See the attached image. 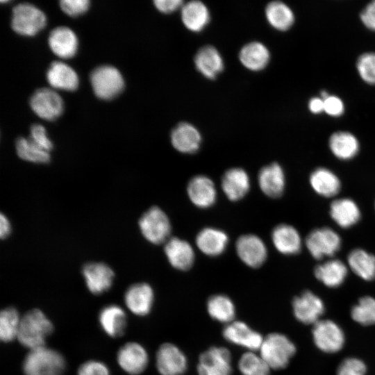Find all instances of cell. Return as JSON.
Masks as SVG:
<instances>
[{
	"label": "cell",
	"mask_w": 375,
	"mask_h": 375,
	"mask_svg": "<svg viewBox=\"0 0 375 375\" xmlns=\"http://www.w3.org/2000/svg\"><path fill=\"white\" fill-rule=\"evenodd\" d=\"M329 214L332 219L343 228L354 226L361 217L359 207L349 198H340L333 201L330 205Z\"/></svg>",
	"instance_id": "obj_26"
},
{
	"label": "cell",
	"mask_w": 375,
	"mask_h": 375,
	"mask_svg": "<svg viewBox=\"0 0 375 375\" xmlns=\"http://www.w3.org/2000/svg\"><path fill=\"white\" fill-rule=\"evenodd\" d=\"M239 59L242 65L249 70L259 72L267 66L270 60V53L264 44L253 41L241 48Z\"/></svg>",
	"instance_id": "obj_29"
},
{
	"label": "cell",
	"mask_w": 375,
	"mask_h": 375,
	"mask_svg": "<svg viewBox=\"0 0 375 375\" xmlns=\"http://www.w3.org/2000/svg\"><path fill=\"white\" fill-rule=\"evenodd\" d=\"M29 139L39 147L48 152L53 148V144L47 136L45 128L40 124H33L31 126Z\"/></svg>",
	"instance_id": "obj_44"
},
{
	"label": "cell",
	"mask_w": 375,
	"mask_h": 375,
	"mask_svg": "<svg viewBox=\"0 0 375 375\" xmlns=\"http://www.w3.org/2000/svg\"><path fill=\"white\" fill-rule=\"evenodd\" d=\"M222 188L229 200L238 201L249 190V177L244 169L238 167L231 168L224 174Z\"/></svg>",
	"instance_id": "obj_27"
},
{
	"label": "cell",
	"mask_w": 375,
	"mask_h": 375,
	"mask_svg": "<svg viewBox=\"0 0 375 375\" xmlns=\"http://www.w3.org/2000/svg\"><path fill=\"white\" fill-rule=\"evenodd\" d=\"M170 140L172 146L179 152L193 153L200 147L201 135L194 126L184 122L174 127Z\"/></svg>",
	"instance_id": "obj_18"
},
{
	"label": "cell",
	"mask_w": 375,
	"mask_h": 375,
	"mask_svg": "<svg viewBox=\"0 0 375 375\" xmlns=\"http://www.w3.org/2000/svg\"><path fill=\"white\" fill-rule=\"evenodd\" d=\"M165 255L172 267L180 270H187L194 260L192 246L185 240L172 238L165 245Z\"/></svg>",
	"instance_id": "obj_22"
},
{
	"label": "cell",
	"mask_w": 375,
	"mask_h": 375,
	"mask_svg": "<svg viewBox=\"0 0 375 375\" xmlns=\"http://www.w3.org/2000/svg\"><path fill=\"white\" fill-rule=\"evenodd\" d=\"M88 289L94 294H101L111 288L115 274L113 270L103 262H90L83 267Z\"/></svg>",
	"instance_id": "obj_16"
},
{
	"label": "cell",
	"mask_w": 375,
	"mask_h": 375,
	"mask_svg": "<svg viewBox=\"0 0 375 375\" xmlns=\"http://www.w3.org/2000/svg\"><path fill=\"white\" fill-rule=\"evenodd\" d=\"M95 95L101 99H112L123 90L124 81L119 71L110 65L95 68L90 76Z\"/></svg>",
	"instance_id": "obj_4"
},
{
	"label": "cell",
	"mask_w": 375,
	"mask_h": 375,
	"mask_svg": "<svg viewBox=\"0 0 375 375\" xmlns=\"http://www.w3.org/2000/svg\"><path fill=\"white\" fill-rule=\"evenodd\" d=\"M309 181L315 192L324 197H334L341 189L340 178L325 167H318L312 171Z\"/></svg>",
	"instance_id": "obj_33"
},
{
	"label": "cell",
	"mask_w": 375,
	"mask_h": 375,
	"mask_svg": "<svg viewBox=\"0 0 375 375\" xmlns=\"http://www.w3.org/2000/svg\"><path fill=\"white\" fill-rule=\"evenodd\" d=\"M181 18L185 27L192 32L203 30L210 20L207 6L201 1L193 0L184 3L181 8Z\"/></svg>",
	"instance_id": "obj_25"
},
{
	"label": "cell",
	"mask_w": 375,
	"mask_h": 375,
	"mask_svg": "<svg viewBox=\"0 0 375 375\" xmlns=\"http://www.w3.org/2000/svg\"><path fill=\"white\" fill-rule=\"evenodd\" d=\"M48 43L51 50L58 57H73L78 47V40L75 33L68 27L59 26L49 33Z\"/></svg>",
	"instance_id": "obj_23"
},
{
	"label": "cell",
	"mask_w": 375,
	"mask_h": 375,
	"mask_svg": "<svg viewBox=\"0 0 375 375\" xmlns=\"http://www.w3.org/2000/svg\"><path fill=\"white\" fill-rule=\"evenodd\" d=\"M11 231V224L8 217L3 214L0 215V235L2 239L7 238Z\"/></svg>",
	"instance_id": "obj_51"
},
{
	"label": "cell",
	"mask_w": 375,
	"mask_h": 375,
	"mask_svg": "<svg viewBox=\"0 0 375 375\" xmlns=\"http://www.w3.org/2000/svg\"><path fill=\"white\" fill-rule=\"evenodd\" d=\"M154 292L146 283L130 286L124 294V302L128 310L138 316L148 315L153 307Z\"/></svg>",
	"instance_id": "obj_17"
},
{
	"label": "cell",
	"mask_w": 375,
	"mask_h": 375,
	"mask_svg": "<svg viewBox=\"0 0 375 375\" xmlns=\"http://www.w3.org/2000/svg\"><path fill=\"white\" fill-rule=\"evenodd\" d=\"M156 364L160 375H183L188 368V359L180 348L167 342L158 348Z\"/></svg>",
	"instance_id": "obj_10"
},
{
	"label": "cell",
	"mask_w": 375,
	"mask_h": 375,
	"mask_svg": "<svg viewBox=\"0 0 375 375\" xmlns=\"http://www.w3.org/2000/svg\"><path fill=\"white\" fill-rule=\"evenodd\" d=\"M222 335L227 342L244 347L249 351L259 350L264 340L260 333L241 321L234 320L227 324Z\"/></svg>",
	"instance_id": "obj_11"
},
{
	"label": "cell",
	"mask_w": 375,
	"mask_h": 375,
	"mask_svg": "<svg viewBox=\"0 0 375 375\" xmlns=\"http://www.w3.org/2000/svg\"><path fill=\"white\" fill-rule=\"evenodd\" d=\"M347 262L358 276L365 281L375 279V256L365 249L356 248L347 256Z\"/></svg>",
	"instance_id": "obj_35"
},
{
	"label": "cell",
	"mask_w": 375,
	"mask_h": 375,
	"mask_svg": "<svg viewBox=\"0 0 375 375\" xmlns=\"http://www.w3.org/2000/svg\"><path fill=\"white\" fill-rule=\"evenodd\" d=\"M235 246L239 258L247 266L256 268L265 262L267 250L259 237L253 234L242 235L238 239Z\"/></svg>",
	"instance_id": "obj_15"
},
{
	"label": "cell",
	"mask_w": 375,
	"mask_h": 375,
	"mask_svg": "<svg viewBox=\"0 0 375 375\" xmlns=\"http://www.w3.org/2000/svg\"><path fill=\"white\" fill-rule=\"evenodd\" d=\"M18 156L35 163H47L51 159L49 152L41 149L29 138H19L15 142Z\"/></svg>",
	"instance_id": "obj_38"
},
{
	"label": "cell",
	"mask_w": 375,
	"mask_h": 375,
	"mask_svg": "<svg viewBox=\"0 0 375 375\" xmlns=\"http://www.w3.org/2000/svg\"><path fill=\"white\" fill-rule=\"evenodd\" d=\"M348 274L346 265L340 260L331 259L317 265L314 274L317 280L328 288H338L345 281Z\"/></svg>",
	"instance_id": "obj_31"
},
{
	"label": "cell",
	"mask_w": 375,
	"mask_h": 375,
	"mask_svg": "<svg viewBox=\"0 0 375 375\" xmlns=\"http://www.w3.org/2000/svg\"><path fill=\"white\" fill-rule=\"evenodd\" d=\"M308 108L313 114L324 112V100L321 97H313L308 102Z\"/></svg>",
	"instance_id": "obj_50"
},
{
	"label": "cell",
	"mask_w": 375,
	"mask_h": 375,
	"mask_svg": "<svg viewBox=\"0 0 375 375\" xmlns=\"http://www.w3.org/2000/svg\"><path fill=\"white\" fill-rule=\"evenodd\" d=\"M53 331V326L45 314L33 309L21 318L17 338L22 345L31 350L44 347Z\"/></svg>",
	"instance_id": "obj_1"
},
{
	"label": "cell",
	"mask_w": 375,
	"mask_h": 375,
	"mask_svg": "<svg viewBox=\"0 0 375 375\" xmlns=\"http://www.w3.org/2000/svg\"><path fill=\"white\" fill-rule=\"evenodd\" d=\"M199 375H231L232 358L229 350L223 347H212L203 351L197 364Z\"/></svg>",
	"instance_id": "obj_9"
},
{
	"label": "cell",
	"mask_w": 375,
	"mask_h": 375,
	"mask_svg": "<svg viewBox=\"0 0 375 375\" xmlns=\"http://www.w3.org/2000/svg\"><path fill=\"white\" fill-rule=\"evenodd\" d=\"M155 7L161 12L168 14L181 8L184 4L181 0H155Z\"/></svg>",
	"instance_id": "obj_49"
},
{
	"label": "cell",
	"mask_w": 375,
	"mask_h": 375,
	"mask_svg": "<svg viewBox=\"0 0 375 375\" xmlns=\"http://www.w3.org/2000/svg\"><path fill=\"white\" fill-rule=\"evenodd\" d=\"M344 106L343 101L334 95H329L324 100V112L331 117H339L343 114Z\"/></svg>",
	"instance_id": "obj_47"
},
{
	"label": "cell",
	"mask_w": 375,
	"mask_h": 375,
	"mask_svg": "<svg viewBox=\"0 0 375 375\" xmlns=\"http://www.w3.org/2000/svg\"><path fill=\"white\" fill-rule=\"evenodd\" d=\"M366 372L367 367L362 360L347 358L338 366L337 375H365Z\"/></svg>",
	"instance_id": "obj_43"
},
{
	"label": "cell",
	"mask_w": 375,
	"mask_h": 375,
	"mask_svg": "<svg viewBox=\"0 0 375 375\" xmlns=\"http://www.w3.org/2000/svg\"><path fill=\"white\" fill-rule=\"evenodd\" d=\"M139 226L145 239L156 244L165 242L171 232L168 217L157 206L150 208L141 216Z\"/></svg>",
	"instance_id": "obj_7"
},
{
	"label": "cell",
	"mask_w": 375,
	"mask_h": 375,
	"mask_svg": "<svg viewBox=\"0 0 375 375\" xmlns=\"http://www.w3.org/2000/svg\"><path fill=\"white\" fill-rule=\"evenodd\" d=\"M312 333L315 346L323 352L328 353L338 352L344 344V333L333 321L319 320L313 324Z\"/></svg>",
	"instance_id": "obj_8"
},
{
	"label": "cell",
	"mask_w": 375,
	"mask_h": 375,
	"mask_svg": "<svg viewBox=\"0 0 375 375\" xmlns=\"http://www.w3.org/2000/svg\"><path fill=\"white\" fill-rule=\"evenodd\" d=\"M306 247L316 260L334 256L341 248L342 240L337 232L330 227L312 230L306 238Z\"/></svg>",
	"instance_id": "obj_6"
},
{
	"label": "cell",
	"mask_w": 375,
	"mask_h": 375,
	"mask_svg": "<svg viewBox=\"0 0 375 375\" xmlns=\"http://www.w3.org/2000/svg\"><path fill=\"white\" fill-rule=\"evenodd\" d=\"M228 238L224 231L214 228H205L197 235L196 244L206 255L217 256L226 249Z\"/></svg>",
	"instance_id": "obj_32"
},
{
	"label": "cell",
	"mask_w": 375,
	"mask_h": 375,
	"mask_svg": "<svg viewBox=\"0 0 375 375\" xmlns=\"http://www.w3.org/2000/svg\"><path fill=\"white\" fill-rule=\"evenodd\" d=\"M238 369L242 375H269L271 368L255 351L244 353L238 360Z\"/></svg>",
	"instance_id": "obj_40"
},
{
	"label": "cell",
	"mask_w": 375,
	"mask_h": 375,
	"mask_svg": "<svg viewBox=\"0 0 375 375\" xmlns=\"http://www.w3.org/2000/svg\"><path fill=\"white\" fill-rule=\"evenodd\" d=\"M117 360L124 372L131 375H138L147 368L149 355L140 344L128 342L119 349Z\"/></svg>",
	"instance_id": "obj_14"
},
{
	"label": "cell",
	"mask_w": 375,
	"mask_h": 375,
	"mask_svg": "<svg viewBox=\"0 0 375 375\" xmlns=\"http://www.w3.org/2000/svg\"><path fill=\"white\" fill-rule=\"evenodd\" d=\"M265 13L270 26L280 31L288 30L294 22L292 9L280 1L269 2L265 7Z\"/></svg>",
	"instance_id": "obj_36"
},
{
	"label": "cell",
	"mask_w": 375,
	"mask_h": 375,
	"mask_svg": "<svg viewBox=\"0 0 375 375\" xmlns=\"http://www.w3.org/2000/svg\"><path fill=\"white\" fill-rule=\"evenodd\" d=\"M99 322L103 331L111 338L124 335L127 326L124 310L118 305L110 304L103 307L99 315Z\"/></svg>",
	"instance_id": "obj_24"
},
{
	"label": "cell",
	"mask_w": 375,
	"mask_h": 375,
	"mask_svg": "<svg viewBox=\"0 0 375 375\" xmlns=\"http://www.w3.org/2000/svg\"><path fill=\"white\" fill-rule=\"evenodd\" d=\"M30 106L40 118L53 120L61 115L63 102L54 90L43 88L37 90L33 94L30 99Z\"/></svg>",
	"instance_id": "obj_12"
},
{
	"label": "cell",
	"mask_w": 375,
	"mask_h": 375,
	"mask_svg": "<svg viewBox=\"0 0 375 375\" xmlns=\"http://www.w3.org/2000/svg\"><path fill=\"white\" fill-rule=\"evenodd\" d=\"M90 6L88 0H62L60 6L64 12L72 17L82 15L87 11Z\"/></svg>",
	"instance_id": "obj_45"
},
{
	"label": "cell",
	"mask_w": 375,
	"mask_h": 375,
	"mask_svg": "<svg viewBox=\"0 0 375 375\" xmlns=\"http://www.w3.org/2000/svg\"><path fill=\"white\" fill-rule=\"evenodd\" d=\"M292 306L295 318L304 324H315L325 310L322 300L309 290L296 297Z\"/></svg>",
	"instance_id": "obj_13"
},
{
	"label": "cell",
	"mask_w": 375,
	"mask_h": 375,
	"mask_svg": "<svg viewBox=\"0 0 375 375\" xmlns=\"http://www.w3.org/2000/svg\"><path fill=\"white\" fill-rule=\"evenodd\" d=\"M258 184L267 196L271 198L281 197L285 185V174L281 166L274 162L263 167L258 174Z\"/></svg>",
	"instance_id": "obj_21"
},
{
	"label": "cell",
	"mask_w": 375,
	"mask_h": 375,
	"mask_svg": "<svg viewBox=\"0 0 375 375\" xmlns=\"http://www.w3.org/2000/svg\"><path fill=\"white\" fill-rule=\"evenodd\" d=\"M206 308L210 317L219 322L227 324L234 321L236 312L235 306L233 301L226 295L211 296L207 301Z\"/></svg>",
	"instance_id": "obj_37"
},
{
	"label": "cell",
	"mask_w": 375,
	"mask_h": 375,
	"mask_svg": "<svg viewBox=\"0 0 375 375\" xmlns=\"http://www.w3.org/2000/svg\"><path fill=\"white\" fill-rule=\"evenodd\" d=\"M356 69L360 78L367 84L375 85V53L366 52L357 60Z\"/></svg>",
	"instance_id": "obj_42"
},
{
	"label": "cell",
	"mask_w": 375,
	"mask_h": 375,
	"mask_svg": "<svg viewBox=\"0 0 375 375\" xmlns=\"http://www.w3.org/2000/svg\"><path fill=\"white\" fill-rule=\"evenodd\" d=\"M21 318L18 311L12 307L2 310L0 314V338L10 342L17 338Z\"/></svg>",
	"instance_id": "obj_39"
},
{
	"label": "cell",
	"mask_w": 375,
	"mask_h": 375,
	"mask_svg": "<svg viewBox=\"0 0 375 375\" xmlns=\"http://www.w3.org/2000/svg\"><path fill=\"white\" fill-rule=\"evenodd\" d=\"M274 247L282 254L294 255L301 249V238L297 230L286 224L276 226L272 231Z\"/></svg>",
	"instance_id": "obj_28"
},
{
	"label": "cell",
	"mask_w": 375,
	"mask_h": 375,
	"mask_svg": "<svg viewBox=\"0 0 375 375\" xmlns=\"http://www.w3.org/2000/svg\"><path fill=\"white\" fill-rule=\"evenodd\" d=\"M361 22L369 29L375 31V0L368 3L360 15Z\"/></svg>",
	"instance_id": "obj_48"
},
{
	"label": "cell",
	"mask_w": 375,
	"mask_h": 375,
	"mask_svg": "<svg viewBox=\"0 0 375 375\" xmlns=\"http://www.w3.org/2000/svg\"><path fill=\"white\" fill-rule=\"evenodd\" d=\"M46 16L42 10L29 3H21L12 9L11 25L18 34L33 36L46 24Z\"/></svg>",
	"instance_id": "obj_5"
},
{
	"label": "cell",
	"mask_w": 375,
	"mask_h": 375,
	"mask_svg": "<svg viewBox=\"0 0 375 375\" xmlns=\"http://www.w3.org/2000/svg\"><path fill=\"white\" fill-rule=\"evenodd\" d=\"M65 367L63 356L45 346L30 350L22 364L24 375H62Z\"/></svg>",
	"instance_id": "obj_2"
},
{
	"label": "cell",
	"mask_w": 375,
	"mask_h": 375,
	"mask_svg": "<svg viewBox=\"0 0 375 375\" xmlns=\"http://www.w3.org/2000/svg\"><path fill=\"white\" fill-rule=\"evenodd\" d=\"M77 375H110L107 365L101 361L88 360L78 368Z\"/></svg>",
	"instance_id": "obj_46"
},
{
	"label": "cell",
	"mask_w": 375,
	"mask_h": 375,
	"mask_svg": "<svg viewBox=\"0 0 375 375\" xmlns=\"http://www.w3.org/2000/svg\"><path fill=\"white\" fill-rule=\"evenodd\" d=\"M194 63L198 72L209 79L215 78L224 67L222 55L212 45L201 47L194 55Z\"/></svg>",
	"instance_id": "obj_20"
},
{
	"label": "cell",
	"mask_w": 375,
	"mask_h": 375,
	"mask_svg": "<svg viewBox=\"0 0 375 375\" xmlns=\"http://www.w3.org/2000/svg\"><path fill=\"white\" fill-rule=\"evenodd\" d=\"M260 356L271 369L285 368L296 352L294 344L285 335L272 333L264 338Z\"/></svg>",
	"instance_id": "obj_3"
},
{
	"label": "cell",
	"mask_w": 375,
	"mask_h": 375,
	"mask_svg": "<svg viewBox=\"0 0 375 375\" xmlns=\"http://www.w3.org/2000/svg\"><path fill=\"white\" fill-rule=\"evenodd\" d=\"M351 316L357 323L364 325L375 324V299L365 296L351 310Z\"/></svg>",
	"instance_id": "obj_41"
},
{
	"label": "cell",
	"mask_w": 375,
	"mask_h": 375,
	"mask_svg": "<svg viewBox=\"0 0 375 375\" xmlns=\"http://www.w3.org/2000/svg\"><path fill=\"white\" fill-rule=\"evenodd\" d=\"M328 146L333 154L342 160H349L354 158L360 149L356 136L347 131L333 133L329 138Z\"/></svg>",
	"instance_id": "obj_34"
},
{
	"label": "cell",
	"mask_w": 375,
	"mask_h": 375,
	"mask_svg": "<svg viewBox=\"0 0 375 375\" xmlns=\"http://www.w3.org/2000/svg\"><path fill=\"white\" fill-rule=\"evenodd\" d=\"M191 201L197 207L206 208L212 206L217 198V191L212 181L203 175L193 177L187 188Z\"/></svg>",
	"instance_id": "obj_19"
},
{
	"label": "cell",
	"mask_w": 375,
	"mask_h": 375,
	"mask_svg": "<svg viewBox=\"0 0 375 375\" xmlns=\"http://www.w3.org/2000/svg\"><path fill=\"white\" fill-rule=\"evenodd\" d=\"M47 79L53 88L72 91L78 85V78L76 72L68 65L53 62L47 72Z\"/></svg>",
	"instance_id": "obj_30"
}]
</instances>
